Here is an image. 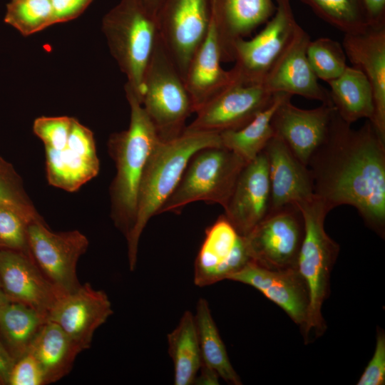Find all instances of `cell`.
<instances>
[{
  "mask_svg": "<svg viewBox=\"0 0 385 385\" xmlns=\"http://www.w3.org/2000/svg\"><path fill=\"white\" fill-rule=\"evenodd\" d=\"M54 24L73 20L80 16L93 0H50Z\"/></svg>",
  "mask_w": 385,
  "mask_h": 385,
  "instance_id": "obj_39",
  "label": "cell"
},
{
  "mask_svg": "<svg viewBox=\"0 0 385 385\" xmlns=\"http://www.w3.org/2000/svg\"><path fill=\"white\" fill-rule=\"evenodd\" d=\"M273 16L255 36L237 40L233 46L231 70L235 83L260 84L274 64L299 25L291 0H274Z\"/></svg>",
  "mask_w": 385,
  "mask_h": 385,
  "instance_id": "obj_8",
  "label": "cell"
},
{
  "mask_svg": "<svg viewBox=\"0 0 385 385\" xmlns=\"http://www.w3.org/2000/svg\"><path fill=\"white\" fill-rule=\"evenodd\" d=\"M147 9L156 17L163 0H143Z\"/></svg>",
  "mask_w": 385,
  "mask_h": 385,
  "instance_id": "obj_43",
  "label": "cell"
},
{
  "mask_svg": "<svg viewBox=\"0 0 385 385\" xmlns=\"http://www.w3.org/2000/svg\"><path fill=\"white\" fill-rule=\"evenodd\" d=\"M48 183L75 192L96 177L100 170L92 131L73 118L66 144L61 149L45 148Z\"/></svg>",
  "mask_w": 385,
  "mask_h": 385,
  "instance_id": "obj_16",
  "label": "cell"
},
{
  "mask_svg": "<svg viewBox=\"0 0 385 385\" xmlns=\"http://www.w3.org/2000/svg\"><path fill=\"white\" fill-rule=\"evenodd\" d=\"M9 302L6 297L4 292L0 289V304Z\"/></svg>",
  "mask_w": 385,
  "mask_h": 385,
  "instance_id": "obj_44",
  "label": "cell"
},
{
  "mask_svg": "<svg viewBox=\"0 0 385 385\" xmlns=\"http://www.w3.org/2000/svg\"><path fill=\"white\" fill-rule=\"evenodd\" d=\"M0 284L9 302L29 306L46 319L62 296L31 256L11 250H0Z\"/></svg>",
  "mask_w": 385,
  "mask_h": 385,
  "instance_id": "obj_19",
  "label": "cell"
},
{
  "mask_svg": "<svg viewBox=\"0 0 385 385\" xmlns=\"http://www.w3.org/2000/svg\"><path fill=\"white\" fill-rule=\"evenodd\" d=\"M274 94L262 83L235 82L199 108L184 130L220 133L241 128L269 105Z\"/></svg>",
  "mask_w": 385,
  "mask_h": 385,
  "instance_id": "obj_12",
  "label": "cell"
},
{
  "mask_svg": "<svg viewBox=\"0 0 385 385\" xmlns=\"http://www.w3.org/2000/svg\"><path fill=\"white\" fill-rule=\"evenodd\" d=\"M287 96L273 114L274 135L280 138L304 165L324 142L329 131L336 109L333 104L322 103L312 109L299 108Z\"/></svg>",
  "mask_w": 385,
  "mask_h": 385,
  "instance_id": "obj_15",
  "label": "cell"
},
{
  "mask_svg": "<svg viewBox=\"0 0 385 385\" xmlns=\"http://www.w3.org/2000/svg\"><path fill=\"white\" fill-rule=\"evenodd\" d=\"M310 40L298 25L262 83L272 93L297 95L332 104L329 90L319 83L308 61L306 51Z\"/></svg>",
  "mask_w": 385,
  "mask_h": 385,
  "instance_id": "obj_17",
  "label": "cell"
},
{
  "mask_svg": "<svg viewBox=\"0 0 385 385\" xmlns=\"http://www.w3.org/2000/svg\"><path fill=\"white\" fill-rule=\"evenodd\" d=\"M73 118L68 116L39 117L34 122L33 130L45 148L58 150L68 141Z\"/></svg>",
  "mask_w": 385,
  "mask_h": 385,
  "instance_id": "obj_36",
  "label": "cell"
},
{
  "mask_svg": "<svg viewBox=\"0 0 385 385\" xmlns=\"http://www.w3.org/2000/svg\"><path fill=\"white\" fill-rule=\"evenodd\" d=\"M250 262L245 237L222 215L205 231L195 261L194 283L202 287L227 279Z\"/></svg>",
  "mask_w": 385,
  "mask_h": 385,
  "instance_id": "obj_13",
  "label": "cell"
},
{
  "mask_svg": "<svg viewBox=\"0 0 385 385\" xmlns=\"http://www.w3.org/2000/svg\"><path fill=\"white\" fill-rule=\"evenodd\" d=\"M30 223L16 210L0 206V250L22 252L31 256L28 242Z\"/></svg>",
  "mask_w": 385,
  "mask_h": 385,
  "instance_id": "obj_35",
  "label": "cell"
},
{
  "mask_svg": "<svg viewBox=\"0 0 385 385\" xmlns=\"http://www.w3.org/2000/svg\"><path fill=\"white\" fill-rule=\"evenodd\" d=\"M156 19L160 38L183 79L208 32L210 0H163Z\"/></svg>",
  "mask_w": 385,
  "mask_h": 385,
  "instance_id": "obj_11",
  "label": "cell"
},
{
  "mask_svg": "<svg viewBox=\"0 0 385 385\" xmlns=\"http://www.w3.org/2000/svg\"><path fill=\"white\" fill-rule=\"evenodd\" d=\"M44 372L35 357L29 352L14 361L8 385H45Z\"/></svg>",
  "mask_w": 385,
  "mask_h": 385,
  "instance_id": "obj_37",
  "label": "cell"
},
{
  "mask_svg": "<svg viewBox=\"0 0 385 385\" xmlns=\"http://www.w3.org/2000/svg\"><path fill=\"white\" fill-rule=\"evenodd\" d=\"M306 53L316 77L327 83L341 76L348 66L342 43L330 38L310 40Z\"/></svg>",
  "mask_w": 385,
  "mask_h": 385,
  "instance_id": "obj_33",
  "label": "cell"
},
{
  "mask_svg": "<svg viewBox=\"0 0 385 385\" xmlns=\"http://www.w3.org/2000/svg\"><path fill=\"white\" fill-rule=\"evenodd\" d=\"M141 103L161 140L180 135L193 113L184 81L159 34L144 74Z\"/></svg>",
  "mask_w": 385,
  "mask_h": 385,
  "instance_id": "obj_7",
  "label": "cell"
},
{
  "mask_svg": "<svg viewBox=\"0 0 385 385\" xmlns=\"http://www.w3.org/2000/svg\"><path fill=\"white\" fill-rule=\"evenodd\" d=\"M227 279L254 287L279 306L301 329L304 327L309 297L297 268L271 270L251 261Z\"/></svg>",
  "mask_w": 385,
  "mask_h": 385,
  "instance_id": "obj_20",
  "label": "cell"
},
{
  "mask_svg": "<svg viewBox=\"0 0 385 385\" xmlns=\"http://www.w3.org/2000/svg\"><path fill=\"white\" fill-rule=\"evenodd\" d=\"M342 45L352 66L365 75L371 86L374 113L371 123L385 140V27L344 34Z\"/></svg>",
  "mask_w": 385,
  "mask_h": 385,
  "instance_id": "obj_21",
  "label": "cell"
},
{
  "mask_svg": "<svg viewBox=\"0 0 385 385\" xmlns=\"http://www.w3.org/2000/svg\"><path fill=\"white\" fill-rule=\"evenodd\" d=\"M247 163L227 148L210 147L197 151L190 159L174 191L163 203L158 215L180 214L188 204L204 201L227 203Z\"/></svg>",
  "mask_w": 385,
  "mask_h": 385,
  "instance_id": "obj_6",
  "label": "cell"
},
{
  "mask_svg": "<svg viewBox=\"0 0 385 385\" xmlns=\"http://www.w3.org/2000/svg\"><path fill=\"white\" fill-rule=\"evenodd\" d=\"M217 34L210 22L204 41L191 58L183 78L193 113L235 83L231 70L222 66Z\"/></svg>",
  "mask_w": 385,
  "mask_h": 385,
  "instance_id": "obj_24",
  "label": "cell"
},
{
  "mask_svg": "<svg viewBox=\"0 0 385 385\" xmlns=\"http://www.w3.org/2000/svg\"><path fill=\"white\" fill-rule=\"evenodd\" d=\"M220 377L213 369L201 364L196 376L194 384L217 385L219 384Z\"/></svg>",
  "mask_w": 385,
  "mask_h": 385,
  "instance_id": "obj_42",
  "label": "cell"
},
{
  "mask_svg": "<svg viewBox=\"0 0 385 385\" xmlns=\"http://www.w3.org/2000/svg\"><path fill=\"white\" fill-rule=\"evenodd\" d=\"M167 338L168 354L174 367V384H194L202 364L194 314L185 311Z\"/></svg>",
  "mask_w": 385,
  "mask_h": 385,
  "instance_id": "obj_29",
  "label": "cell"
},
{
  "mask_svg": "<svg viewBox=\"0 0 385 385\" xmlns=\"http://www.w3.org/2000/svg\"><path fill=\"white\" fill-rule=\"evenodd\" d=\"M46 320L45 316L25 304L14 302L0 304V338L14 361L29 351Z\"/></svg>",
  "mask_w": 385,
  "mask_h": 385,
  "instance_id": "obj_27",
  "label": "cell"
},
{
  "mask_svg": "<svg viewBox=\"0 0 385 385\" xmlns=\"http://www.w3.org/2000/svg\"><path fill=\"white\" fill-rule=\"evenodd\" d=\"M304 234L297 205L270 211L245 240L251 261L271 270L297 268Z\"/></svg>",
  "mask_w": 385,
  "mask_h": 385,
  "instance_id": "obj_9",
  "label": "cell"
},
{
  "mask_svg": "<svg viewBox=\"0 0 385 385\" xmlns=\"http://www.w3.org/2000/svg\"><path fill=\"white\" fill-rule=\"evenodd\" d=\"M307 167L314 195L329 211L354 207L366 225L384 237L385 140L371 121L353 129L336 111L327 136Z\"/></svg>",
  "mask_w": 385,
  "mask_h": 385,
  "instance_id": "obj_1",
  "label": "cell"
},
{
  "mask_svg": "<svg viewBox=\"0 0 385 385\" xmlns=\"http://www.w3.org/2000/svg\"><path fill=\"white\" fill-rule=\"evenodd\" d=\"M107 294L86 282L62 295L48 314L81 351L90 348L96 329L113 314Z\"/></svg>",
  "mask_w": 385,
  "mask_h": 385,
  "instance_id": "obj_14",
  "label": "cell"
},
{
  "mask_svg": "<svg viewBox=\"0 0 385 385\" xmlns=\"http://www.w3.org/2000/svg\"><path fill=\"white\" fill-rule=\"evenodd\" d=\"M28 242L36 265L61 295L79 288L77 264L89 245L83 233L53 232L44 221H37L29 225Z\"/></svg>",
  "mask_w": 385,
  "mask_h": 385,
  "instance_id": "obj_10",
  "label": "cell"
},
{
  "mask_svg": "<svg viewBox=\"0 0 385 385\" xmlns=\"http://www.w3.org/2000/svg\"><path fill=\"white\" fill-rule=\"evenodd\" d=\"M325 22L344 34L369 28L361 0H300Z\"/></svg>",
  "mask_w": 385,
  "mask_h": 385,
  "instance_id": "obj_31",
  "label": "cell"
},
{
  "mask_svg": "<svg viewBox=\"0 0 385 385\" xmlns=\"http://www.w3.org/2000/svg\"><path fill=\"white\" fill-rule=\"evenodd\" d=\"M211 21L222 62L233 61V46L265 24L276 9L274 0H210Z\"/></svg>",
  "mask_w": 385,
  "mask_h": 385,
  "instance_id": "obj_23",
  "label": "cell"
},
{
  "mask_svg": "<svg viewBox=\"0 0 385 385\" xmlns=\"http://www.w3.org/2000/svg\"><path fill=\"white\" fill-rule=\"evenodd\" d=\"M385 384V334L379 330L374 354L361 375L357 385H384Z\"/></svg>",
  "mask_w": 385,
  "mask_h": 385,
  "instance_id": "obj_38",
  "label": "cell"
},
{
  "mask_svg": "<svg viewBox=\"0 0 385 385\" xmlns=\"http://www.w3.org/2000/svg\"><path fill=\"white\" fill-rule=\"evenodd\" d=\"M263 151L268 163L270 211L288 205H298L314 196L308 167L292 153L280 138L274 135Z\"/></svg>",
  "mask_w": 385,
  "mask_h": 385,
  "instance_id": "obj_22",
  "label": "cell"
},
{
  "mask_svg": "<svg viewBox=\"0 0 385 385\" xmlns=\"http://www.w3.org/2000/svg\"><path fill=\"white\" fill-rule=\"evenodd\" d=\"M328 84L332 103L342 120L350 125L362 118L372 121L373 91L359 69L347 66L341 76Z\"/></svg>",
  "mask_w": 385,
  "mask_h": 385,
  "instance_id": "obj_26",
  "label": "cell"
},
{
  "mask_svg": "<svg viewBox=\"0 0 385 385\" xmlns=\"http://www.w3.org/2000/svg\"><path fill=\"white\" fill-rule=\"evenodd\" d=\"M124 89L130 109L129 126L112 134L108 146L116 168L110 187L111 216L115 226L126 238L135 223L138 192L144 168L160 138L140 100L128 87L125 86Z\"/></svg>",
  "mask_w": 385,
  "mask_h": 385,
  "instance_id": "obj_3",
  "label": "cell"
},
{
  "mask_svg": "<svg viewBox=\"0 0 385 385\" xmlns=\"http://www.w3.org/2000/svg\"><path fill=\"white\" fill-rule=\"evenodd\" d=\"M222 146L220 133L184 130L180 135L160 140L151 152L140 180L133 227L125 238L129 268L136 267L140 236L178 185L191 157L198 150Z\"/></svg>",
  "mask_w": 385,
  "mask_h": 385,
  "instance_id": "obj_2",
  "label": "cell"
},
{
  "mask_svg": "<svg viewBox=\"0 0 385 385\" xmlns=\"http://www.w3.org/2000/svg\"><path fill=\"white\" fill-rule=\"evenodd\" d=\"M194 316L202 364L213 369L220 379L227 383L234 385L242 384L230 361L226 347L205 299H199Z\"/></svg>",
  "mask_w": 385,
  "mask_h": 385,
  "instance_id": "obj_30",
  "label": "cell"
},
{
  "mask_svg": "<svg viewBox=\"0 0 385 385\" xmlns=\"http://www.w3.org/2000/svg\"><path fill=\"white\" fill-rule=\"evenodd\" d=\"M297 205L304 226L297 270L309 291L307 319L302 329L307 343L312 334L318 337L326 330L322 309L329 294L331 272L338 257L339 245L325 231L324 221L330 211L320 199L314 195Z\"/></svg>",
  "mask_w": 385,
  "mask_h": 385,
  "instance_id": "obj_4",
  "label": "cell"
},
{
  "mask_svg": "<svg viewBox=\"0 0 385 385\" xmlns=\"http://www.w3.org/2000/svg\"><path fill=\"white\" fill-rule=\"evenodd\" d=\"M102 31L127 78L125 86L141 102L144 74L158 36L156 17L143 0H120L103 18Z\"/></svg>",
  "mask_w": 385,
  "mask_h": 385,
  "instance_id": "obj_5",
  "label": "cell"
},
{
  "mask_svg": "<svg viewBox=\"0 0 385 385\" xmlns=\"http://www.w3.org/2000/svg\"><path fill=\"white\" fill-rule=\"evenodd\" d=\"M14 361L0 338V385L9 384V378Z\"/></svg>",
  "mask_w": 385,
  "mask_h": 385,
  "instance_id": "obj_41",
  "label": "cell"
},
{
  "mask_svg": "<svg viewBox=\"0 0 385 385\" xmlns=\"http://www.w3.org/2000/svg\"><path fill=\"white\" fill-rule=\"evenodd\" d=\"M289 96L291 95L274 93L269 105L247 124L237 130L220 133L222 146L237 154L246 163L255 159L274 136L272 126L273 114Z\"/></svg>",
  "mask_w": 385,
  "mask_h": 385,
  "instance_id": "obj_28",
  "label": "cell"
},
{
  "mask_svg": "<svg viewBox=\"0 0 385 385\" xmlns=\"http://www.w3.org/2000/svg\"><path fill=\"white\" fill-rule=\"evenodd\" d=\"M369 27H385V0H361Z\"/></svg>",
  "mask_w": 385,
  "mask_h": 385,
  "instance_id": "obj_40",
  "label": "cell"
},
{
  "mask_svg": "<svg viewBox=\"0 0 385 385\" xmlns=\"http://www.w3.org/2000/svg\"><path fill=\"white\" fill-rule=\"evenodd\" d=\"M0 206L11 208L30 222L43 221L12 165L0 156Z\"/></svg>",
  "mask_w": 385,
  "mask_h": 385,
  "instance_id": "obj_34",
  "label": "cell"
},
{
  "mask_svg": "<svg viewBox=\"0 0 385 385\" xmlns=\"http://www.w3.org/2000/svg\"><path fill=\"white\" fill-rule=\"evenodd\" d=\"M28 352L39 363L48 384L59 381L71 371L81 351L59 326L46 320Z\"/></svg>",
  "mask_w": 385,
  "mask_h": 385,
  "instance_id": "obj_25",
  "label": "cell"
},
{
  "mask_svg": "<svg viewBox=\"0 0 385 385\" xmlns=\"http://www.w3.org/2000/svg\"><path fill=\"white\" fill-rule=\"evenodd\" d=\"M0 289H1V284H0Z\"/></svg>",
  "mask_w": 385,
  "mask_h": 385,
  "instance_id": "obj_45",
  "label": "cell"
},
{
  "mask_svg": "<svg viewBox=\"0 0 385 385\" xmlns=\"http://www.w3.org/2000/svg\"><path fill=\"white\" fill-rule=\"evenodd\" d=\"M4 20L24 36L55 24L50 0H11Z\"/></svg>",
  "mask_w": 385,
  "mask_h": 385,
  "instance_id": "obj_32",
  "label": "cell"
},
{
  "mask_svg": "<svg viewBox=\"0 0 385 385\" xmlns=\"http://www.w3.org/2000/svg\"><path fill=\"white\" fill-rule=\"evenodd\" d=\"M223 208L224 216L242 236H246L269 214L271 188L264 151L245 165Z\"/></svg>",
  "mask_w": 385,
  "mask_h": 385,
  "instance_id": "obj_18",
  "label": "cell"
}]
</instances>
